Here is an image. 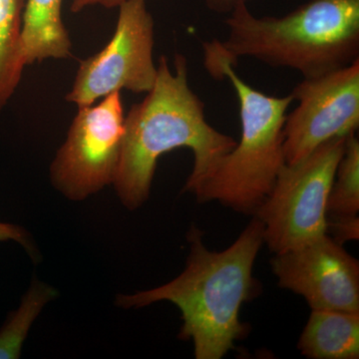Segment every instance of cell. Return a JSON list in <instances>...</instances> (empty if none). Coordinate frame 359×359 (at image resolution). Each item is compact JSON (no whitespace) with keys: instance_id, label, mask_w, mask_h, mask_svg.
I'll use <instances>...</instances> for the list:
<instances>
[{"instance_id":"1","label":"cell","mask_w":359,"mask_h":359,"mask_svg":"<svg viewBox=\"0 0 359 359\" xmlns=\"http://www.w3.org/2000/svg\"><path fill=\"white\" fill-rule=\"evenodd\" d=\"M187 238L190 254L181 275L156 289L118 295L116 302L122 309L172 302L183 320L179 339L192 340L195 358L221 359L235 348L236 340L249 334L240 311L261 294L252 269L264 244V224L252 216L237 241L223 252L208 250L197 226L189 230Z\"/></svg>"},{"instance_id":"2","label":"cell","mask_w":359,"mask_h":359,"mask_svg":"<svg viewBox=\"0 0 359 359\" xmlns=\"http://www.w3.org/2000/svg\"><path fill=\"white\" fill-rule=\"evenodd\" d=\"M124 127L113 185L132 211L148 200L161 156L175 149L192 150L193 170L184 191L193 194L237 144L208 123L204 103L189 84L188 61L181 54L175 57L174 71L161 56L154 86L125 116Z\"/></svg>"},{"instance_id":"3","label":"cell","mask_w":359,"mask_h":359,"mask_svg":"<svg viewBox=\"0 0 359 359\" xmlns=\"http://www.w3.org/2000/svg\"><path fill=\"white\" fill-rule=\"evenodd\" d=\"M229 14L228 39L204 43L205 68L252 57L309 78L358 60L359 0H311L280 18H257L238 4Z\"/></svg>"},{"instance_id":"4","label":"cell","mask_w":359,"mask_h":359,"mask_svg":"<svg viewBox=\"0 0 359 359\" xmlns=\"http://www.w3.org/2000/svg\"><path fill=\"white\" fill-rule=\"evenodd\" d=\"M212 76L228 78L240 104V141L194 192L200 203L217 201L242 214L263 204L287 164L283 126L292 96H269L245 82L226 61L208 68Z\"/></svg>"},{"instance_id":"5","label":"cell","mask_w":359,"mask_h":359,"mask_svg":"<svg viewBox=\"0 0 359 359\" xmlns=\"http://www.w3.org/2000/svg\"><path fill=\"white\" fill-rule=\"evenodd\" d=\"M347 137L330 139L297 164H285L254 216L275 254L289 252L327 233V201Z\"/></svg>"},{"instance_id":"6","label":"cell","mask_w":359,"mask_h":359,"mask_svg":"<svg viewBox=\"0 0 359 359\" xmlns=\"http://www.w3.org/2000/svg\"><path fill=\"white\" fill-rule=\"evenodd\" d=\"M117 25L109 43L81 61L66 100L92 105L114 92L148 93L154 86L155 25L146 0H125L119 6Z\"/></svg>"},{"instance_id":"7","label":"cell","mask_w":359,"mask_h":359,"mask_svg":"<svg viewBox=\"0 0 359 359\" xmlns=\"http://www.w3.org/2000/svg\"><path fill=\"white\" fill-rule=\"evenodd\" d=\"M121 92L78 107L65 143L50 166L54 188L82 201L114 182L124 137Z\"/></svg>"},{"instance_id":"8","label":"cell","mask_w":359,"mask_h":359,"mask_svg":"<svg viewBox=\"0 0 359 359\" xmlns=\"http://www.w3.org/2000/svg\"><path fill=\"white\" fill-rule=\"evenodd\" d=\"M297 107L287 114V164L306 159L325 142L354 134L359 126V59L318 76L304 78L290 93Z\"/></svg>"},{"instance_id":"9","label":"cell","mask_w":359,"mask_h":359,"mask_svg":"<svg viewBox=\"0 0 359 359\" xmlns=\"http://www.w3.org/2000/svg\"><path fill=\"white\" fill-rule=\"evenodd\" d=\"M271 269L283 289L302 295L311 309L359 313V263L327 233L276 254Z\"/></svg>"},{"instance_id":"10","label":"cell","mask_w":359,"mask_h":359,"mask_svg":"<svg viewBox=\"0 0 359 359\" xmlns=\"http://www.w3.org/2000/svg\"><path fill=\"white\" fill-rule=\"evenodd\" d=\"M63 0H26L20 32L25 66L71 55L69 33L62 21Z\"/></svg>"},{"instance_id":"11","label":"cell","mask_w":359,"mask_h":359,"mask_svg":"<svg viewBox=\"0 0 359 359\" xmlns=\"http://www.w3.org/2000/svg\"><path fill=\"white\" fill-rule=\"evenodd\" d=\"M297 348L311 359H358L359 313L311 309Z\"/></svg>"},{"instance_id":"12","label":"cell","mask_w":359,"mask_h":359,"mask_svg":"<svg viewBox=\"0 0 359 359\" xmlns=\"http://www.w3.org/2000/svg\"><path fill=\"white\" fill-rule=\"evenodd\" d=\"M25 0H0V113L20 85L26 67L20 50Z\"/></svg>"},{"instance_id":"13","label":"cell","mask_w":359,"mask_h":359,"mask_svg":"<svg viewBox=\"0 0 359 359\" xmlns=\"http://www.w3.org/2000/svg\"><path fill=\"white\" fill-rule=\"evenodd\" d=\"M58 292L50 285L35 280L23 297L18 309L9 314L0 328V359L20 358L23 344L33 323Z\"/></svg>"},{"instance_id":"14","label":"cell","mask_w":359,"mask_h":359,"mask_svg":"<svg viewBox=\"0 0 359 359\" xmlns=\"http://www.w3.org/2000/svg\"><path fill=\"white\" fill-rule=\"evenodd\" d=\"M359 212V141L346 139L327 201V216H355Z\"/></svg>"},{"instance_id":"15","label":"cell","mask_w":359,"mask_h":359,"mask_svg":"<svg viewBox=\"0 0 359 359\" xmlns=\"http://www.w3.org/2000/svg\"><path fill=\"white\" fill-rule=\"evenodd\" d=\"M339 245L359 238V218L355 216H327V233Z\"/></svg>"},{"instance_id":"16","label":"cell","mask_w":359,"mask_h":359,"mask_svg":"<svg viewBox=\"0 0 359 359\" xmlns=\"http://www.w3.org/2000/svg\"><path fill=\"white\" fill-rule=\"evenodd\" d=\"M14 241L20 244L32 257L33 262L40 261V252L33 242L32 236L22 226L16 224L0 223V242Z\"/></svg>"},{"instance_id":"17","label":"cell","mask_w":359,"mask_h":359,"mask_svg":"<svg viewBox=\"0 0 359 359\" xmlns=\"http://www.w3.org/2000/svg\"><path fill=\"white\" fill-rule=\"evenodd\" d=\"M125 0H72L70 8L72 13H79L89 6H101L107 8L118 7Z\"/></svg>"},{"instance_id":"18","label":"cell","mask_w":359,"mask_h":359,"mask_svg":"<svg viewBox=\"0 0 359 359\" xmlns=\"http://www.w3.org/2000/svg\"><path fill=\"white\" fill-rule=\"evenodd\" d=\"M250 0H205V6L217 13H230L238 4H248Z\"/></svg>"}]
</instances>
